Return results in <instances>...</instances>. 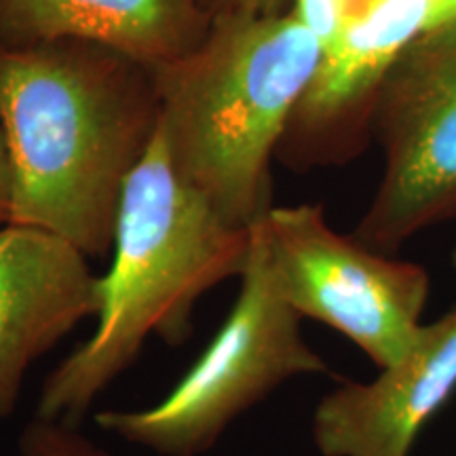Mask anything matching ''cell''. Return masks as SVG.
<instances>
[{"mask_svg":"<svg viewBox=\"0 0 456 456\" xmlns=\"http://www.w3.org/2000/svg\"><path fill=\"white\" fill-rule=\"evenodd\" d=\"M155 70L87 41L0 47V127L13 171L11 220L87 258L112 252L118 209L159 134Z\"/></svg>","mask_w":456,"mask_h":456,"instance_id":"obj_1","label":"cell"},{"mask_svg":"<svg viewBox=\"0 0 456 456\" xmlns=\"http://www.w3.org/2000/svg\"><path fill=\"white\" fill-rule=\"evenodd\" d=\"M11 203H13V171H11L7 142L0 127V224L11 220Z\"/></svg>","mask_w":456,"mask_h":456,"instance_id":"obj_13","label":"cell"},{"mask_svg":"<svg viewBox=\"0 0 456 456\" xmlns=\"http://www.w3.org/2000/svg\"><path fill=\"white\" fill-rule=\"evenodd\" d=\"M442 0H368L353 17L289 118L277 161L292 171L351 161L366 144L387 74L436 28Z\"/></svg>","mask_w":456,"mask_h":456,"instance_id":"obj_7","label":"cell"},{"mask_svg":"<svg viewBox=\"0 0 456 456\" xmlns=\"http://www.w3.org/2000/svg\"><path fill=\"white\" fill-rule=\"evenodd\" d=\"M285 300L351 340L376 368L412 349L429 300V273L330 226L319 203L275 208L258 224Z\"/></svg>","mask_w":456,"mask_h":456,"instance_id":"obj_5","label":"cell"},{"mask_svg":"<svg viewBox=\"0 0 456 456\" xmlns=\"http://www.w3.org/2000/svg\"><path fill=\"white\" fill-rule=\"evenodd\" d=\"M98 313L100 275L81 249L45 228L0 224V420L34 363Z\"/></svg>","mask_w":456,"mask_h":456,"instance_id":"obj_8","label":"cell"},{"mask_svg":"<svg viewBox=\"0 0 456 456\" xmlns=\"http://www.w3.org/2000/svg\"><path fill=\"white\" fill-rule=\"evenodd\" d=\"M20 456H106L77 427L34 416L20 436Z\"/></svg>","mask_w":456,"mask_h":456,"instance_id":"obj_11","label":"cell"},{"mask_svg":"<svg viewBox=\"0 0 456 456\" xmlns=\"http://www.w3.org/2000/svg\"><path fill=\"white\" fill-rule=\"evenodd\" d=\"M452 266H454V271H456V248L452 249Z\"/></svg>","mask_w":456,"mask_h":456,"instance_id":"obj_14","label":"cell"},{"mask_svg":"<svg viewBox=\"0 0 456 456\" xmlns=\"http://www.w3.org/2000/svg\"><path fill=\"white\" fill-rule=\"evenodd\" d=\"M252 228L226 222L171 165L161 135L127 180L87 340L45 379L37 419L77 427L152 336L182 345L197 302L243 275Z\"/></svg>","mask_w":456,"mask_h":456,"instance_id":"obj_2","label":"cell"},{"mask_svg":"<svg viewBox=\"0 0 456 456\" xmlns=\"http://www.w3.org/2000/svg\"><path fill=\"white\" fill-rule=\"evenodd\" d=\"M212 24L199 0H0V47L87 41L152 70L197 49Z\"/></svg>","mask_w":456,"mask_h":456,"instance_id":"obj_10","label":"cell"},{"mask_svg":"<svg viewBox=\"0 0 456 456\" xmlns=\"http://www.w3.org/2000/svg\"><path fill=\"white\" fill-rule=\"evenodd\" d=\"M454 391L456 305L425 323L412 349L372 380H342L319 399L313 444L322 456H410Z\"/></svg>","mask_w":456,"mask_h":456,"instance_id":"obj_9","label":"cell"},{"mask_svg":"<svg viewBox=\"0 0 456 456\" xmlns=\"http://www.w3.org/2000/svg\"><path fill=\"white\" fill-rule=\"evenodd\" d=\"M383 175L353 232L395 254L410 239L456 220V26L403 51L374 108Z\"/></svg>","mask_w":456,"mask_h":456,"instance_id":"obj_6","label":"cell"},{"mask_svg":"<svg viewBox=\"0 0 456 456\" xmlns=\"http://www.w3.org/2000/svg\"><path fill=\"white\" fill-rule=\"evenodd\" d=\"M235 306L208 349L161 402L102 410L108 436L157 456H203L239 416L298 376L328 374V363L302 334V317L273 275L258 228Z\"/></svg>","mask_w":456,"mask_h":456,"instance_id":"obj_4","label":"cell"},{"mask_svg":"<svg viewBox=\"0 0 456 456\" xmlns=\"http://www.w3.org/2000/svg\"><path fill=\"white\" fill-rule=\"evenodd\" d=\"M322 57L288 11L218 17L197 49L155 68L171 165L232 226L271 212V163Z\"/></svg>","mask_w":456,"mask_h":456,"instance_id":"obj_3","label":"cell"},{"mask_svg":"<svg viewBox=\"0 0 456 456\" xmlns=\"http://www.w3.org/2000/svg\"><path fill=\"white\" fill-rule=\"evenodd\" d=\"M212 20L231 15H279L292 9L294 0H199Z\"/></svg>","mask_w":456,"mask_h":456,"instance_id":"obj_12","label":"cell"}]
</instances>
